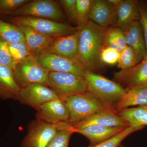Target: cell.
<instances>
[{
  "label": "cell",
  "instance_id": "obj_9",
  "mask_svg": "<svg viewBox=\"0 0 147 147\" xmlns=\"http://www.w3.org/2000/svg\"><path fill=\"white\" fill-rule=\"evenodd\" d=\"M39 63L50 72H64L84 76L87 69L77 59L54 54L36 56Z\"/></svg>",
  "mask_w": 147,
  "mask_h": 147
},
{
  "label": "cell",
  "instance_id": "obj_4",
  "mask_svg": "<svg viewBox=\"0 0 147 147\" xmlns=\"http://www.w3.org/2000/svg\"><path fill=\"white\" fill-rule=\"evenodd\" d=\"M13 71L14 79L21 88L35 84L50 87V71L39 63L36 56L27 57L16 65Z\"/></svg>",
  "mask_w": 147,
  "mask_h": 147
},
{
  "label": "cell",
  "instance_id": "obj_21",
  "mask_svg": "<svg viewBox=\"0 0 147 147\" xmlns=\"http://www.w3.org/2000/svg\"><path fill=\"white\" fill-rule=\"evenodd\" d=\"M125 89V93L115 108L116 111L131 106L147 105V86H136Z\"/></svg>",
  "mask_w": 147,
  "mask_h": 147
},
{
  "label": "cell",
  "instance_id": "obj_22",
  "mask_svg": "<svg viewBox=\"0 0 147 147\" xmlns=\"http://www.w3.org/2000/svg\"><path fill=\"white\" fill-rule=\"evenodd\" d=\"M117 112L129 127H144L147 125V105L127 108Z\"/></svg>",
  "mask_w": 147,
  "mask_h": 147
},
{
  "label": "cell",
  "instance_id": "obj_36",
  "mask_svg": "<svg viewBox=\"0 0 147 147\" xmlns=\"http://www.w3.org/2000/svg\"></svg>",
  "mask_w": 147,
  "mask_h": 147
},
{
  "label": "cell",
  "instance_id": "obj_16",
  "mask_svg": "<svg viewBox=\"0 0 147 147\" xmlns=\"http://www.w3.org/2000/svg\"><path fill=\"white\" fill-rule=\"evenodd\" d=\"M117 7L105 0H94L90 20L104 28L113 26Z\"/></svg>",
  "mask_w": 147,
  "mask_h": 147
},
{
  "label": "cell",
  "instance_id": "obj_32",
  "mask_svg": "<svg viewBox=\"0 0 147 147\" xmlns=\"http://www.w3.org/2000/svg\"><path fill=\"white\" fill-rule=\"evenodd\" d=\"M30 1V0H0V13L7 15Z\"/></svg>",
  "mask_w": 147,
  "mask_h": 147
},
{
  "label": "cell",
  "instance_id": "obj_3",
  "mask_svg": "<svg viewBox=\"0 0 147 147\" xmlns=\"http://www.w3.org/2000/svg\"><path fill=\"white\" fill-rule=\"evenodd\" d=\"M64 102L68 110V122L71 125L98 112L114 109L105 105L88 91L67 98Z\"/></svg>",
  "mask_w": 147,
  "mask_h": 147
},
{
  "label": "cell",
  "instance_id": "obj_33",
  "mask_svg": "<svg viewBox=\"0 0 147 147\" xmlns=\"http://www.w3.org/2000/svg\"><path fill=\"white\" fill-rule=\"evenodd\" d=\"M59 1L63 7L69 21L77 27L76 0H61Z\"/></svg>",
  "mask_w": 147,
  "mask_h": 147
},
{
  "label": "cell",
  "instance_id": "obj_29",
  "mask_svg": "<svg viewBox=\"0 0 147 147\" xmlns=\"http://www.w3.org/2000/svg\"><path fill=\"white\" fill-rule=\"evenodd\" d=\"M74 133L71 125L68 124L60 129L46 147H68L71 134Z\"/></svg>",
  "mask_w": 147,
  "mask_h": 147
},
{
  "label": "cell",
  "instance_id": "obj_10",
  "mask_svg": "<svg viewBox=\"0 0 147 147\" xmlns=\"http://www.w3.org/2000/svg\"><path fill=\"white\" fill-rule=\"evenodd\" d=\"M59 98L58 95L50 87L35 84L21 88L18 100L36 110L42 104Z\"/></svg>",
  "mask_w": 147,
  "mask_h": 147
},
{
  "label": "cell",
  "instance_id": "obj_17",
  "mask_svg": "<svg viewBox=\"0 0 147 147\" xmlns=\"http://www.w3.org/2000/svg\"><path fill=\"white\" fill-rule=\"evenodd\" d=\"M123 32L127 45L134 50L141 62L146 55V47L140 22H135Z\"/></svg>",
  "mask_w": 147,
  "mask_h": 147
},
{
  "label": "cell",
  "instance_id": "obj_15",
  "mask_svg": "<svg viewBox=\"0 0 147 147\" xmlns=\"http://www.w3.org/2000/svg\"><path fill=\"white\" fill-rule=\"evenodd\" d=\"M139 1L122 0L117 7L113 26L118 27L124 30L135 22L139 21Z\"/></svg>",
  "mask_w": 147,
  "mask_h": 147
},
{
  "label": "cell",
  "instance_id": "obj_7",
  "mask_svg": "<svg viewBox=\"0 0 147 147\" xmlns=\"http://www.w3.org/2000/svg\"><path fill=\"white\" fill-rule=\"evenodd\" d=\"M68 122L57 124L46 123L39 120L32 121L28 126L21 147H46L58 131L65 127Z\"/></svg>",
  "mask_w": 147,
  "mask_h": 147
},
{
  "label": "cell",
  "instance_id": "obj_25",
  "mask_svg": "<svg viewBox=\"0 0 147 147\" xmlns=\"http://www.w3.org/2000/svg\"><path fill=\"white\" fill-rule=\"evenodd\" d=\"M94 2V0H76V18L78 28L84 26L89 21Z\"/></svg>",
  "mask_w": 147,
  "mask_h": 147
},
{
  "label": "cell",
  "instance_id": "obj_5",
  "mask_svg": "<svg viewBox=\"0 0 147 147\" xmlns=\"http://www.w3.org/2000/svg\"><path fill=\"white\" fill-rule=\"evenodd\" d=\"M9 21L16 26L30 27L40 33L54 38L71 34L79 29L78 27L58 21L31 16L12 17Z\"/></svg>",
  "mask_w": 147,
  "mask_h": 147
},
{
  "label": "cell",
  "instance_id": "obj_23",
  "mask_svg": "<svg viewBox=\"0 0 147 147\" xmlns=\"http://www.w3.org/2000/svg\"><path fill=\"white\" fill-rule=\"evenodd\" d=\"M127 46L123 31L118 27L105 28L103 47H112L121 53Z\"/></svg>",
  "mask_w": 147,
  "mask_h": 147
},
{
  "label": "cell",
  "instance_id": "obj_8",
  "mask_svg": "<svg viewBox=\"0 0 147 147\" xmlns=\"http://www.w3.org/2000/svg\"><path fill=\"white\" fill-rule=\"evenodd\" d=\"M7 15L12 17L31 16L58 22L64 18L59 5L53 0L30 1Z\"/></svg>",
  "mask_w": 147,
  "mask_h": 147
},
{
  "label": "cell",
  "instance_id": "obj_34",
  "mask_svg": "<svg viewBox=\"0 0 147 147\" xmlns=\"http://www.w3.org/2000/svg\"><path fill=\"white\" fill-rule=\"evenodd\" d=\"M139 22L144 36L147 55V1H139Z\"/></svg>",
  "mask_w": 147,
  "mask_h": 147
},
{
  "label": "cell",
  "instance_id": "obj_11",
  "mask_svg": "<svg viewBox=\"0 0 147 147\" xmlns=\"http://www.w3.org/2000/svg\"><path fill=\"white\" fill-rule=\"evenodd\" d=\"M73 131L90 125L107 127H128V124L114 109L98 112L71 125Z\"/></svg>",
  "mask_w": 147,
  "mask_h": 147
},
{
  "label": "cell",
  "instance_id": "obj_24",
  "mask_svg": "<svg viewBox=\"0 0 147 147\" xmlns=\"http://www.w3.org/2000/svg\"><path fill=\"white\" fill-rule=\"evenodd\" d=\"M0 38L9 43L26 41L25 35L18 26L0 19Z\"/></svg>",
  "mask_w": 147,
  "mask_h": 147
},
{
  "label": "cell",
  "instance_id": "obj_20",
  "mask_svg": "<svg viewBox=\"0 0 147 147\" xmlns=\"http://www.w3.org/2000/svg\"><path fill=\"white\" fill-rule=\"evenodd\" d=\"M126 127L90 125L82 129L74 130V131L86 137L89 139L91 144V146H94L110 139L122 131Z\"/></svg>",
  "mask_w": 147,
  "mask_h": 147
},
{
  "label": "cell",
  "instance_id": "obj_19",
  "mask_svg": "<svg viewBox=\"0 0 147 147\" xmlns=\"http://www.w3.org/2000/svg\"><path fill=\"white\" fill-rule=\"evenodd\" d=\"M24 32L26 42L32 55H41L47 49L55 38L36 31L30 27L18 26Z\"/></svg>",
  "mask_w": 147,
  "mask_h": 147
},
{
  "label": "cell",
  "instance_id": "obj_13",
  "mask_svg": "<svg viewBox=\"0 0 147 147\" xmlns=\"http://www.w3.org/2000/svg\"><path fill=\"white\" fill-rule=\"evenodd\" d=\"M36 112V119L51 124L68 122L69 119V113L66 105L60 98L42 104Z\"/></svg>",
  "mask_w": 147,
  "mask_h": 147
},
{
  "label": "cell",
  "instance_id": "obj_14",
  "mask_svg": "<svg viewBox=\"0 0 147 147\" xmlns=\"http://www.w3.org/2000/svg\"><path fill=\"white\" fill-rule=\"evenodd\" d=\"M80 30L71 34L56 38L42 54H54L77 59Z\"/></svg>",
  "mask_w": 147,
  "mask_h": 147
},
{
  "label": "cell",
  "instance_id": "obj_30",
  "mask_svg": "<svg viewBox=\"0 0 147 147\" xmlns=\"http://www.w3.org/2000/svg\"><path fill=\"white\" fill-rule=\"evenodd\" d=\"M120 53L112 47H103L100 55V60L102 64L113 65L117 64Z\"/></svg>",
  "mask_w": 147,
  "mask_h": 147
},
{
  "label": "cell",
  "instance_id": "obj_1",
  "mask_svg": "<svg viewBox=\"0 0 147 147\" xmlns=\"http://www.w3.org/2000/svg\"><path fill=\"white\" fill-rule=\"evenodd\" d=\"M105 28L90 20L79 28L77 59L87 70L94 72L102 65L100 55L104 46Z\"/></svg>",
  "mask_w": 147,
  "mask_h": 147
},
{
  "label": "cell",
  "instance_id": "obj_28",
  "mask_svg": "<svg viewBox=\"0 0 147 147\" xmlns=\"http://www.w3.org/2000/svg\"><path fill=\"white\" fill-rule=\"evenodd\" d=\"M143 128L144 127H128L122 131L111 137L110 139H107L94 146H90L89 147H118L119 146L122 141L128 135L134 131L140 130Z\"/></svg>",
  "mask_w": 147,
  "mask_h": 147
},
{
  "label": "cell",
  "instance_id": "obj_26",
  "mask_svg": "<svg viewBox=\"0 0 147 147\" xmlns=\"http://www.w3.org/2000/svg\"><path fill=\"white\" fill-rule=\"evenodd\" d=\"M140 62L135 51L131 47L127 45L120 53L117 66L121 70H123L131 68Z\"/></svg>",
  "mask_w": 147,
  "mask_h": 147
},
{
  "label": "cell",
  "instance_id": "obj_18",
  "mask_svg": "<svg viewBox=\"0 0 147 147\" xmlns=\"http://www.w3.org/2000/svg\"><path fill=\"white\" fill-rule=\"evenodd\" d=\"M21 90L14 79L13 69L0 65V98L18 100Z\"/></svg>",
  "mask_w": 147,
  "mask_h": 147
},
{
  "label": "cell",
  "instance_id": "obj_31",
  "mask_svg": "<svg viewBox=\"0 0 147 147\" xmlns=\"http://www.w3.org/2000/svg\"><path fill=\"white\" fill-rule=\"evenodd\" d=\"M0 65L8 67L14 70L16 64L13 61L9 49L8 42L0 38Z\"/></svg>",
  "mask_w": 147,
  "mask_h": 147
},
{
  "label": "cell",
  "instance_id": "obj_2",
  "mask_svg": "<svg viewBox=\"0 0 147 147\" xmlns=\"http://www.w3.org/2000/svg\"><path fill=\"white\" fill-rule=\"evenodd\" d=\"M87 91L105 105L115 109L126 90L115 81L87 70L84 75Z\"/></svg>",
  "mask_w": 147,
  "mask_h": 147
},
{
  "label": "cell",
  "instance_id": "obj_27",
  "mask_svg": "<svg viewBox=\"0 0 147 147\" xmlns=\"http://www.w3.org/2000/svg\"><path fill=\"white\" fill-rule=\"evenodd\" d=\"M9 49L13 61L16 65L32 55L26 41L16 43H8Z\"/></svg>",
  "mask_w": 147,
  "mask_h": 147
},
{
  "label": "cell",
  "instance_id": "obj_12",
  "mask_svg": "<svg viewBox=\"0 0 147 147\" xmlns=\"http://www.w3.org/2000/svg\"><path fill=\"white\" fill-rule=\"evenodd\" d=\"M114 79L125 89L136 86H147V55L133 67L115 72Z\"/></svg>",
  "mask_w": 147,
  "mask_h": 147
},
{
  "label": "cell",
  "instance_id": "obj_6",
  "mask_svg": "<svg viewBox=\"0 0 147 147\" xmlns=\"http://www.w3.org/2000/svg\"><path fill=\"white\" fill-rule=\"evenodd\" d=\"M50 88L64 101L67 98L87 91L84 76L70 73L50 72Z\"/></svg>",
  "mask_w": 147,
  "mask_h": 147
},
{
  "label": "cell",
  "instance_id": "obj_35",
  "mask_svg": "<svg viewBox=\"0 0 147 147\" xmlns=\"http://www.w3.org/2000/svg\"><path fill=\"white\" fill-rule=\"evenodd\" d=\"M107 1L109 3L112 5L114 6L115 7H117L120 4L122 0H107Z\"/></svg>",
  "mask_w": 147,
  "mask_h": 147
}]
</instances>
